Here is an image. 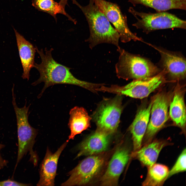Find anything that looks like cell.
<instances>
[{"mask_svg":"<svg viewBox=\"0 0 186 186\" xmlns=\"http://www.w3.org/2000/svg\"><path fill=\"white\" fill-rule=\"evenodd\" d=\"M59 4L65 9L66 6L67 4V0H60L59 2Z\"/></svg>","mask_w":186,"mask_h":186,"instance_id":"obj_26","label":"cell"},{"mask_svg":"<svg viewBox=\"0 0 186 186\" xmlns=\"http://www.w3.org/2000/svg\"><path fill=\"white\" fill-rule=\"evenodd\" d=\"M111 135L96 129L78 145L79 152L76 157L91 156L106 151L109 145Z\"/></svg>","mask_w":186,"mask_h":186,"instance_id":"obj_14","label":"cell"},{"mask_svg":"<svg viewBox=\"0 0 186 186\" xmlns=\"http://www.w3.org/2000/svg\"><path fill=\"white\" fill-rule=\"evenodd\" d=\"M121 95L105 99L99 104L93 114L97 129L111 135L117 130L122 110Z\"/></svg>","mask_w":186,"mask_h":186,"instance_id":"obj_8","label":"cell"},{"mask_svg":"<svg viewBox=\"0 0 186 186\" xmlns=\"http://www.w3.org/2000/svg\"><path fill=\"white\" fill-rule=\"evenodd\" d=\"M128 1L134 6L140 4L153 9L157 12L186 9V0H128Z\"/></svg>","mask_w":186,"mask_h":186,"instance_id":"obj_20","label":"cell"},{"mask_svg":"<svg viewBox=\"0 0 186 186\" xmlns=\"http://www.w3.org/2000/svg\"><path fill=\"white\" fill-rule=\"evenodd\" d=\"M68 124L71 133L68 141L74 139L76 135L81 133L90 126L91 118L82 107L75 106L70 110Z\"/></svg>","mask_w":186,"mask_h":186,"instance_id":"obj_17","label":"cell"},{"mask_svg":"<svg viewBox=\"0 0 186 186\" xmlns=\"http://www.w3.org/2000/svg\"><path fill=\"white\" fill-rule=\"evenodd\" d=\"M112 155L106 169L99 180L101 185H117L120 176L130 157L128 149L122 142L116 147Z\"/></svg>","mask_w":186,"mask_h":186,"instance_id":"obj_11","label":"cell"},{"mask_svg":"<svg viewBox=\"0 0 186 186\" xmlns=\"http://www.w3.org/2000/svg\"><path fill=\"white\" fill-rule=\"evenodd\" d=\"M160 56L159 64L161 69L174 81L184 80L186 77V59L181 54L150 44Z\"/></svg>","mask_w":186,"mask_h":186,"instance_id":"obj_12","label":"cell"},{"mask_svg":"<svg viewBox=\"0 0 186 186\" xmlns=\"http://www.w3.org/2000/svg\"><path fill=\"white\" fill-rule=\"evenodd\" d=\"M36 48L41 62L39 64L35 63L34 67L39 72L40 77L32 84L34 86L42 82L44 83L39 97L47 88L56 84L77 86L93 92H96V89L100 86V84L88 82L76 78L70 71V68L58 63L53 59L51 54L53 48L49 50L45 48L44 52L42 49L39 50L37 47Z\"/></svg>","mask_w":186,"mask_h":186,"instance_id":"obj_1","label":"cell"},{"mask_svg":"<svg viewBox=\"0 0 186 186\" xmlns=\"http://www.w3.org/2000/svg\"><path fill=\"white\" fill-rule=\"evenodd\" d=\"M68 142L67 141L64 142L54 153H52L47 148L45 156L40 165V178L37 185H54L58 160Z\"/></svg>","mask_w":186,"mask_h":186,"instance_id":"obj_13","label":"cell"},{"mask_svg":"<svg viewBox=\"0 0 186 186\" xmlns=\"http://www.w3.org/2000/svg\"><path fill=\"white\" fill-rule=\"evenodd\" d=\"M30 185L29 184L20 183L10 179L0 181V186H22Z\"/></svg>","mask_w":186,"mask_h":186,"instance_id":"obj_24","label":"cell"},{"mask_svg":"<svg viewBox=\"0 0 186 186\" xmlns=\"http://www.w3.org/2000/svg\"><path fill=\"white\" fill-rule=\"evenodd\" d=\"M93 0L109 21L113 25L119 35L122 42L126 43L131 40L142 41V39L130 30L126 16L122 13L117 4L105 0Z\"/></svg>","mask_w":186,"mask_h":186,"instance_id":"obj_9","label":"cell"},{"mask_svg":"<svg viewBox=\"0 0 186 186\" xmlns=\"http://www.w3.org/2000/svg\"><path fill=\"white\" fill-rule=\"evenodd\" d=\"M19 56L23 69V79L29 80L30 71L34 67L36 48L14 29Z\"/></svg>","mask_w":186,"mask_h":186,"instance_id":"obj_16","label":"cell"},{"mask_svg":"<svg viewBox=\"0 0 186 186\" xmlns=\"http://www.w3.org/2000/svg\"><path fill=\"white\" fill-rule=\"evenodd\" d=\"M128 10L137 20L132 25L146 34L158 29H186L185 21L165 11L146 13L137 11L132 7H130Z\"/></svg>","mask_w":186,"mask_h":186,"instance_id":"obj_6","label":"cell"},{"mask_svg":"<svg viewBox=\"0 0 186 186\" xmlns=\"http://www.w3.org/2000/svg\"><path fill=\"white\" fill-rule=\"evenodd\" d=\"M117 50L119 55L115 68L119 78L126 80L146 79L161 71L145 58L129 53L120 47Z\"/></svg>","mask_w":186,"mask_h":186,"instance_id":"obj_4","label":"cell"},{"mask_svg":"<svg viewBox=\"0 0 186 186\" xmlns=\"http://www.w3.org/2000/svg\"><path fill=\"white\" fill-rule=\"evenodd\" d=\"M186 149H184L179 157L175 164L169 171L168 178L175 174L186 171Z\"/></svg>","mask_w":186,"mask_h":186,"instance_id":"obj_23","label":"cell"},{"mask_svg":"<svg viewBox=\"0 0 186 186\" xmlns=\"http://www.w3.org/2000/svg\"><path fill=\"white\" fill-rule=\"evenodd\" d=\"M12 103L16 117L18 139V151L16 165L24 156L29 152L30 160L36 165L38 157L33 150L35 138L37 132L29 124L28 120L29 106L26 105L23 107H18L16 104L15 97H12Z\"/></svg>","mask_w":186,"mask_h":186,"instance_id":"obj_5","label":"cell"},{"mask_svg":"<svg viewBox=\"0 0 186 186\" xmlns=\"http://www.w3.org/2000/svg\"><path fill=\"white\" fill-rule=\"evenodd\" d=\"M72 1L81 10L88 22L90 34L85 41L89 43L91 49L103 43L114 45L117 48L120 47L118 33L93 0H89V4L86 6H82L76 0Z\"/></svg>","mask_w":186,"mask_h":186,"instance_id":"obj_2","label":"cell"},{"mask_svg":"<svg viewBox=\"0 0 186 186\" xmlns=\"http://www.w3.org/2000/svg\"><path fill=\"white\" fill-rule=\"evenodd\" d=\"M166 73L161 70L156 75L146 79L134 80L128 84L122 86L111 85L110 87L102 86L100 91L125 95L132 98L142 99L148 97L152 92L165 82Z\"/></svg>","mask_w":186,"mask_h":186,"instance_id":"obj_7","label":"cell"},{"mask_svg":"<svg viewBox=\"0 0 186 186\" xmlns=\"http://www.w3.org/2000/svg\"><path fill=\"white\" fill-rule=\"evenodd\" d=\"M153 101V99L148 106L142 107L139 110L130 127L129 130L132 135L133 142V152L141 148L149 122Z\"/></svg>","mask_w":186,"mask_h":186,"instance_id":"obj_15","label":"cell"},{"mask_svg":"<svg viewBox=\"0 0 186 186\" xmlns=\"http://www.w3.org/2000/svg\"><path fill=\"white\" fill-rule=\"evenodd\" d=\"M170 93H160L153 98L151 117L145 134L146 142L149 141L168 120V108L171 101Z\"/></svg>","mask_w":186,"mask_h":186,"instance_id":"obj_10","label":"cell"},{"mask_svg":"<svg viewBox=\"0 0 186 186\" xmlns=\"http://www.w3.org/2000/svg\"><path fill=\"white\" fill-rule=\"evenodd\" d=\"M166 145L163 141H155L133 152V157L148 167L154 164L162 149Z\"/></svg>","mask_w":186,"mask_h":186,"instance_id":"obj_18","label":"cell"},{"mask_svg":"<svg viewBox=\"0 0 186 186\" xmlns=\"http://www.w3.org/2000/svg\"><path fill=\"white\" fill-rule=\"evenodd\" d=\"M177 88L169 106L170 116L175 124L184 130L186 123V108L182 91Z\"/></svg>","mask_w":186,"mask_h":186,"instance_id":"obj_19","label":"cell"},{"mask_svg":"<svg viewBox=\"0 0 186 186\" xmlns=\"http://www.w3.org/2000/svg\"><path fill=\"white\" fill-rule=\"evenodd\" d=\"M115 149L88 156L69 172V178L61 185H84L99 180Z\"/></svg>","mask_w":186,"mask_h":186,"instance_id":"obj_3","label":"cell"},{"mask_svg":"<svg viewBox=\"0 0 186 186\" xmlns=\"http://www.w3.org/2000/svg\"><path fill=\"white\" fill-rule=\"evenodd\" d=\"M4 146V145L0 144V152L1 150ZM7 161L3 159L1 156L0 152V169H2L7 165Z\"/></svg>","mask_w":186,"mask_h":186,"instance_id":"obj_25","label":"cell"},{"mask_svg":"<svg viewBox=\"0 0 186 186\" xmlns=\"http://www.w3.org/2000/svg\"><path fill=\"white\" fill-rule=\"evenodd\" d=\"M32 5L38 11L47 13L53 17L56 20V15L62 14L66 16L69 20L74 23L76 21L65 11L59 3L54 0H32Z\"/></svg>","mask_w":186,"mask_h":186,"instance_id":"obj_22","label":"cell"},{"mask_svg":"<svg viewBox=\"0 0 186 186\" xmlns=\"http://www.w3.org/2000/svg\"><path fill=\"white\" fill-rule=\"evenodd\" d=\"M169 171L165 165L154 164L148 167L146 177L142 183L143 186H160L168 178Z\"/></svg>","mask_w":186,"mask_h":186,"instance_id":"obj_21","label":"cell"}]
</instances>
